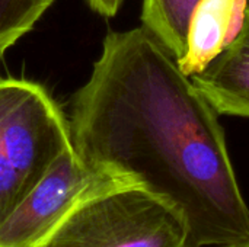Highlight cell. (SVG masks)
Wrapping results in <instances>:
<instances>
[{
    "mask_svg": "<svg viewBox=\"0 0 249 247\" xmlns=\"http://www.w3.org/2000/svg\"><path fill=\"white\" fill-rule=\"evenodd\" d=\"M69 125L86 163L166 202L191 247L249 239V207L217 112L144 26L107 35Z\"/></svg>",
    "mask_w": 249,
    "mask_h": 247,
    "instance_id": "1",
    "label": "cell"
},
{
    "mask_svg": "<svg viewBox=\"0 0 249 247\" xmlns=\"http://www.w3.org/2000/svg\"><path fill=\"white\" fill-rule=\"evenodd\" d=\"M71 146L70 125L42 86L0 79V226Z\"/></svg>",
    "mask_w": 249,
    "mask_h": 247,
    "instance_id": "2",
    "label": "cell"
},
{
    "mask_svg": "<svg viewBox=\"0 0 249 247\" xmlns=\"http://www.w3.org/2000/svg\"><path fill=\"white\" fill-rule=\"evenodd\" d=\"M34 247H191L181 217L137 185L76 205Z\"/></svg>",
    "mask_w": 249,
    "mask_h": 247,
    "instance_id": "3",
    "label": "cell"
},
{
    "mask_svg": "<svg viewBox=\"0 0 249 247\" xmlns=\"http://www.w3.org/2000/svg\"><path fill=\"white\" fill-rule=\"evenodd\" d=\"M133 185L66 150L0 226V247H34L76 205L101 192Z\"/></svg>",
    "mask_w": 249,
    "mask_h": 247,
    "instance_id": "4",
    "label": "cell"
},
{
    "mask_svg": "<svg viewBox=\"0 0 249 247\" xmlns=\"http://www.w3.org/2000/svg\"><path fill=\"white\" fill-rule=\"evenodd\" d=\"M191 82L217 114L249 116V6L231 42Z\"/></svg>",
    "mask_w": 249,
    "mask_h": 247,
    "instance_id": "5",
    "label": "cell"
},
{
    "mask_svg": "<svg viewBox=\"0 0 249 247\" xmlns=\"http://www.w3.org/2000/svg\"><path fill=\"white\" fill-rule=\"evenodd\" d=\"M238 3L239 0H198L188 23L185 54L178 60L185 76L201 73L229 44Z\"/></svg>",
    "mask_w": 249,
    "mask_h": 247,
    "instance_id": "6",
    "label": "cell"
},
{
    "mask_svg": "<svg viewBox=\"0 0 249 247\" xmlns=\"http://www.w3.org/2000/svg\"><path fill=\"white\" fill-rule=\"evenodd\" d=\"M198 0H143L142 20L177 58L185 54L190 17Z\"/></svg>",
    "mask_w": 249,
    "mask_h": 247,
    "instance_id": "7",
    "label": "cell"
},
{
    "mask_svg": "<svg viewBox=\"0 0 249 247\" xmlns=\"http://www.w3.org/2000/svg\"><path fill=\"white\" fill-rule=\"evenodd\" d=\"M54 0H0V58L26 35Z\"/></svg>",
    "mask_w": 249,
    "mask_h": 247,
    "instance_id": "8",
    "label": "cell"
},
{
    "mask_svg": "<svg viewBox=\"0 0 249 247\" xmlns=\"http://www.w3.org/2000/svg\"><path fill=\"white\" fill-rule=\"evenodd\" d=\"M88 1L96 13L107 17L115 16L121 4L124 3V0H88Z\"/></svg>",
    "mask_w": 249,
    "mask_h": 247,
    "instance_id": "9",
    "label": "cell"
},
{
    "mask_svg": "<svg viewBox=\"0 0 249 247\" xmlns=\"http://www.w3.org/2000/svg\"><path fill=\"white\" fill-rule=\"evenodd\" d=\"M213 247H249V239L238 240V242H232V243H225V245H219V246Z\"/></svg>",
    "mask_w": 249,
    "mask_h": 247,
    "instance_id": "10",
    "label": "cell"
}]
</instances>
